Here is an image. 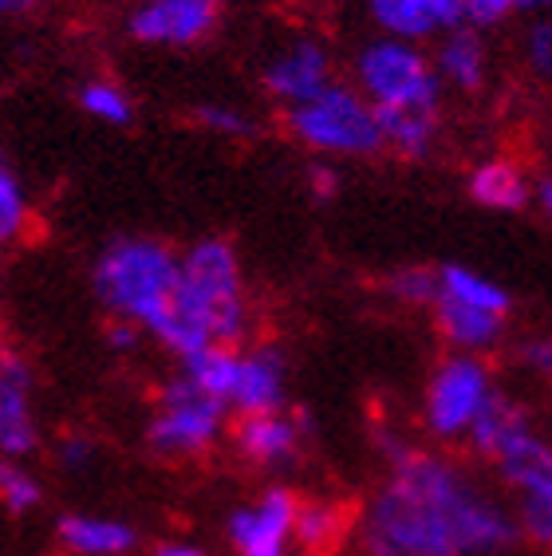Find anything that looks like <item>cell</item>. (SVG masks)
<instances>
[{
  "label": "cell",
  "mask_w": 552,
  "mask_h": 556,
  "mask_svg": "<svg viewBox=\"0 0 552 556\" xmlns=\"http://www.w3.org/2000/svg\"><path fill=\"white\" fill-rule=\"evenodd\" d=\"M391 473L360 517L367 556H498L520 525L454 462L387 439Z\"/></svg>",
  "instance_id": "6da1fadb"
},
{
  "label": "cell",
  "mask_w": 552,
  "mask_h": 556,
  "mask_svg": "<svg viewBox=\"0 0 552 556\" xmlns=\"http://www.w3.org/2000/svg\"><path fill=\"white\" fill-rule=\"evenodd\" d=\"M181 261L159 241H115L96 265V296L118 320L142 324L171 348L178 336Z\"/></svg>",
  "instance_id": "7a4b0ae2"
},
{
  "label": "cell",
  "mask_w": 552,
  "mask_h": 556,
  "mask_svg": "<svg viewBox=\"0 0 552 556\" xmlns=\"http://www.w3.org/2000/svg\"><path fill=\"white\" fill-rule=\"evenodd\" d=\"M181 320L190 355L205 348H234L244 332V292L237 253L225 241H202L181 261ZM186 355V359H190Z\"/></svg>",
  "instance_id": "3957f363"
},
{
  "label": "cell",
  "mask_w": 552,
  "mask_h": 556,
  "mask_svg": "<svg viewBox=\"0 0 552 556\" xmlns=\"http://www.w3.org/2000/svg\"><path fill=\"white\" fill-rule=\"evenodd\" d=\"M225 415H229V403L178 375L162 387L159 407L147 422V442L162 458H193L225 434Z\"/></svg>",
  "instance_id": "277c9868"
},
{
  "label": "cell",
  "mask_w": 552,
  "mask_h": 556,
  "mask_svg": "<svg viewBox=\"0 0 552 556\" xmlns=\"http://www.w3.org/2000/svg\"><path fill=\"white\" fill-rule=\"evenodd\" d=\"M493 399H498V387L489 367L474 355H450L426 383L423 422L442 442L469 439Z\"/></svg>",
  "instance_id": "5b68a950"
},
{
  "label": "cell",
  "mask_w": 552,
  "mask_h": 556,
  "mask_svg": "<svg viewBox=\"0 0 552 556\" xmlns=\"http://www.w3.org/2000/svg\"><path fill=\"white\" fill-rule=\"evenodd\" d=\"M292 127L312 147L351 150V154H367L382 139L375 111H367L360 99L348 96V91H336V87H328L312 103H300L297 115H292Z\"/></svg>",
  "instance_id": "8992f818"
},
{
  "label": "cell",
  "mask_w": 552,
  "mask_h": 556,
  "mask_svg": "<svg viewBox=\"0 0 552 556\" xmlns=\"http://www.w3.org/2000/svg\"><path fill=\"white\" fill-rule=\"evenodd\" d=\"M297 497L280 490V485H273L253 502L237 505L229 521H225V536H229L237 556H285L288 545L297 541Z\"/></svg>",
  "instance_id": "52a82bcc"
},
{
  "label": "cell",
  "mask_w": 552,
  "mask_h": 556,
  "mask_svg": "<svg viewBox=\"0 0 552 556\" xmlns=\"http://www.w3.org/2000/svg\"><path fill=\"white\" fill-rule=\"evenodd\" d=\"M40 446V430L33 415V371L21 355L4 352L0 359V450L9 462L28 458Z\"/></svg>",
  "instance_id": "ba28073f"
},
{
  "label": "cell",
  "mask_w": 552,
  "mask_h": 556,
  "mask_svg": "<svg viewBox=\"0 0 552 556\" xmlns=\"http://www.w3.org/2000/svg\"><path fill=\"white\" fill-rule=\"evenodd\" d=\"M304 434H309V422L288 415V410H276V415H244L234 430V446L249 466L273 470V466L297 462Z\"/></svg>",
  "instance_id": "9c48e42d"
},
{
  "label": "cell",
  "mask_w": 552,
  "mask_h": 556,
  "mask_svg": "<svg viewBox=\"0 0 552 556\" xmlns=\"http://www.w3.org/2000/svg\"><path fill=\"white\" fill-rule=\"evenodd\" d=\"M360 72H363V84L379 96V103L411 99V96H435V79H430L426 64L411 48H399V43H375V48H367V55L360 60Z\"/></svg>",
  "instance_id": "30bf717a"
},
{
  "label": "cell",
  "mask_w": 552,
  "mask_h": 556,
  "mask_svg": "<svg viewBox=\"0 0 552 556\" xmlns=\"http://www.w3.org/2000/svg\"><path fill=\"white\" fill-rule=\"evenodd\" d=\"M285 387L288 371L280 352L273 348H256V352L241 355V375H237L234 407L244 415H276L285 410Z\"/></svg>",
  "instance_id": "8fae6325"
},
{
  "label": "cell",
  "mask_w": 552,
  "mask_h": 556,
  "mask_svg": "<svg viewBox=\"0 0 552 556\" xmlns=\"http://www.w3.org/2000/svg\"><path fill=\"white\" fill-rule=\"evenodd\" d=\"M213 24V0H154L130 21L138 40H171L190 43Z\"/></svg>",
  "instance_id": "7c38bea8"
},
{
  "label": "cell",
  "mask_w": 552,
  "mask_h": 556,
  "mask_svg": "<svg viewBox=\"0 0 552 556\" xmlns=\"http://www.w3.org/2000/svg\"><path fill=\"white\" fill-rule=\"evenodd\" d=\"M60 545L72 556H127L135 553L138 533L118 517H96V514H67L55 525Z\"/></svg>",
  "instance_id": "4fadbf2b"
},
{
  "label": "cell",
  "mask_w": 552,
  "mask_h": 556,
  "mask_svg": "<svg viewBox=\"0 0 552 556\" xmlns=\"http://www.w3.org/2000/svg\"><path fill=\"white\" fill-rule=\"evenodd\" d=\"M324 79H328V60L316 43H300L285 60H276L268 67V87L276 96L300 99V103H312V99L324 96Z\"/></svg>",
  "instance_id": "5bb4252c"
},
{
  "label": "cell",
  "mask_w": 552,
  "mask_h": 556,
  "mask_svg": "<svg viewBox=\"0 0 552 556\" xmlns=\"http://www.w3.org/2000/svg\"><path fill=\"white\" fill-rule=\"evenodd\" d=\"M435 308H438V328H442V336H447L454 348H462V355L481 352V348H489V343L501 336L498 312L469 308V304H462V300H454V296H438Z\"/></svg>",
  "instance_id": "9a60e30c"
},
{
  "label": "cell",
  "mask_w": 552,
  "mask_h": 556,
  "mask_svg": "<svg viewBox=\"0 0 552 556\" xmlns=\"http://www.w3.org/2000/svg\"><path fill=\"white\" fill-rule=\"evenodd\" d=\"M375 16H379L391 33L423 36L430 28L454 24L462 16V0H372Z\"/></svg>",
  "instance_id": "2e32d148"
},
{
  "label": "cell",
  "mask_w": 552,
  "mask_h": 556,
  "mask_svg": "<svg viewBox=\"0 0 552 556\" xmlns=\"http://www.w3.org/2000/svg\"><path fill=\"white\" fill-rule=\"evenodd\" d=\"M375 118H379L382 135H391L403 150H423L426 139L435 135V96H411V99L379 103Z\"/></svg>",
  "instance_id": "e0dca14e"
},
{
  "label": "cell",
  "mask_w": 552,
  "mask_h": 556,
  "mask_svg": "<svg viewBox=\"0 0 552 556\" xmlns=\"http://www.w3.org/2000/svg\"><path fill=\"white\" fill-rule=\"evenodd\" d=\"M348 517L331 502H300L297 517V548L304 556H331L340 548Z\"/></svg>",
  "instance_id": "ac0fdd59"
},
{
  "label": "cell",
  "mask_w": 552,
  "mask_h": 556,
  "mask_svg": "<svg viewBox=\"0 0 552 556\" xmlns=\"http://www.w3.org/2000/svg\"><path fill=\"white\" fill-rule=\"evenodd\" d=\"M181 375L234 407L237 375H241V352H234V348H205V352L181 359Z\"/></svg>",
  "instance_id": "d6986e66"
},
{
  "label": "cell",
  "mask_w": 552,
  "mask_h": 556,
  "mask_svg": "<svg viewBox=\"0 0 552 556\" xmlns=\"http://www.w3.org/2000/svg\"><path fill=\"white\" fill-rule=\"evenodd\" d=\"M438 280H442V296L462 300L469 308H486V312H498V316L510 312V292L501 289V285H493V280L478 277V273H469V268L447 265L438 273Z\"/></svg>",
  "instance_id": "ffe728a7"
},
{
  "label": "cell",
  "mask_w": 552,
  "mask_h": 556,
  "mask_svg": "<svg viewBox=\"0 0 552 556\" xmlns=\"http://www.w3.org/2000/svg\"><path fill=\"white\" fill-rule=\"evenodd\" d=\"M469 193L478 198L481 205L489 210H520L529 190H525V178L513 170L510 162H489L474 174V182H469Z\"/></svg>",
  "instance_id": "44dd1931"
},
{
  "label": "cell",
  "mask_w": 552,
  "mask_h": 556,
  "mask_svg": "<svg viewBox=\"0 0 552 556\" xmlns=\"http://www.w3.org/2000/svg\"><path fill=\"white\" fill-rule=\"evenodd\" d=\"M0 502L12 517H28L33 509H40L43 485L33 470H24L21 462H4L0 470Z\"/></svg>",
  "instance_id": "7402d4cb"
},
{
  "label": "cell",
  "mask_w": 552,
  "mask_h": 556,
  "mask_svg": "<svg viewBox=\"0 0 552 556\" xmlns=\"http://www.w3.org/2000/svg\"><path fill=\"white\" fill-rule=\"evenodd\" d=\"M442 64L447 75H454V84L462 87H478L481 84V43L474 33H457L442 52Z\"/></svg>",
  "instance_id": "603a6c76"
},
{
  "label": "cell",
  "mask_w": 552,
  "mask_h": 556,
  "mask_svg": "<svg viewBox=\"0 0 552 556\" xmlns=\"http://www.w3.org/2000/svg\"><path fill=\"white\" fill-rule=\"evenodd\" d=\"M520 533L537 541V545L552 548V493H537V497H520L517 509Z\"/></svg>",
  "instance_id": "cb8c5ba5"
},
{
  "label": "cell",
  "mask_w": 552,
  "mask_h": 556,
  "mask_svg": "<svg viewBox=\"0 0 552 556\" xmlns=\"http://www.w3.org/2000/svg\"><path fill=\"white\" fill-rule=\"evenodd\" d=\"M391 292L399 300H406V304H426V300L442 296V280L430 277L426 268H403V273L391 277Z\"/></svg>",
  "instance_id": "d4e9b609"
},
{
  "label": "cell",
  "mask_w": 552,
  "mask_h": 556,
  "mask_svg": "<svg viewBox=\"0 0 552 556\" xmlns=\"http://www.w3.org/2000/svg\"><path fill=\"white\" fill-rule=\"evenodd\" d=\"M24 225V198H21V182L12 178V170L0 174V237L12 241L21 233Z\"/></svg>",
  "instance_id": "484cf974"
},
{
  "label": "cell",
  "mask_w": 552,
  "mask_h": 556,
  "mask_svg": "<svg viewBox=\"0 0 552 556\" xmlns=\"http://www.w3.org/2000/svg\"><path fill=\"white\" fill-rule=\"evenodd\" d=\"M84 108L91 111V115L106 118V123H127L130 118V108H127V99L118 96L115 87H106V84H91L84 91Z\"/></svg>",
  "instance_id": "4316f807"
},
{
  "label": "cell",
  "mask_w": 552,
  "mask_h": 556,
  "mask_svg": "<svg viewBox=\"0 0 552 556\" xmlns=\"http://www.w3.org/2000/svg\"><path fill=\"white\" fill-rule=\"evenodd\" d=\"M520 364L537 371L541 379H552V340H532L520 348Z\"/></svg>",
  "instance_id": "83f0119b"
},
{
  "label": "cell",
  "mask_w": 552,
  "mask_h": 556,
  "mask_svg": "<svg viewBox=\"0 0 552 556\" xmlns=\"http://www.w3.org/2000/svg\"><path fill=\"white\" fill-rule=\"evenodd\" d=\"M529 52H532V64H537V72L552 75V24H544V28H537V33H532Z\"/></svg>",
  "instance_id": "f1b7e54d"
},
{
  "label": "cell",
  "mask_w": 552,
  "mask_h": 556,
  "mask_svg": "<svg viewBox=\"0 0 552 556\" xmlns=\"http://www.w3.org/2000/svg\"><path fill=\"white\" fill-rule=\"evenodd\" d=\"M87 462H91V442L87 439L60 442V466H64V470H84Z\"/></svg>",
  "instance_id": "f546056e"
},
{
  "label": "cell",
  "mask_w": 552,
  "mask_h": 556,
  "mask_svg": "<svg viewBox=\"0 0 552 556\" xmlns=\"http://www.w3.org/2000/svg\"><path fill=\"white\" fill-rule=\"evenodd\" d=\"M513 0H462V9H466V16H474L478 24H489L498 21V16H505L510 12Z\"/></svg>",
  "instance_id": "4dcf8cb0"
},
{
  "label": "cell",
  "mask_w": 552,
  "mask_h": 556,
  "mask_svg": "<svg viewBox=\"0 0 552 556\" xmlns=\"http://www.w3.org/2000/svg\"><path fill=\"white\" fill-rule=\"evenodd\" d=\"M106 343H111L115 352H130V348L138 343V328L127 320H115L111 328H106Z\"/></svg>",
  "instance_id": "1f68e13d"
},
{
  "label": "cell",
  "mask_w": 552,
  "mask_h": 556,
  "mask_svg": "<svg viewBox=\"0 0 552 556\" xmlns=\"http://www.w3.org/2000/svg\"><path fill=\"white\" fill-rule=\"evenodd\" d=\"M202 123H210V127H217V130H249V123H244L241 115H234V111H217V108H205Z\"/></svg>",
  "instance_id": "d6a6232c"
},
{
  "label": "cell",
  "mask_w": 552,
  "mask_h": 556,
  "mask_svg": "<svg viewBox=\"0 0 552 556\" xmlns=\"http://www.w3.org/2000/svg\"><path fill=\"white\" fill-rule=\"evenodd\" d=\"M154 556H210L205 548L190 545V541H166V545L154 548Z\"/></svg>",
  "instance_id": "836d02e7"
},
{
  "label": "cell",
  "mask_w": 552,
  "mask_h": 556,
  "mask_svg": "<svg viewBox=\"0 0 552 556\" xmlns=\"http://www.w3.org/2000/svg\"><path fill=\"white\" fill-rule=\"evenodd\" d=\"M312 186H316L319 198H331V193H336V174L316 166V170H312Z\"/></svg>",
  "instance_id": "e575fe53"
},
{
  "label": "cell",
  "mask_w": 552,
  "mask_h": 556,
  "mask_svg": "<svg viewBox=\"0 0 552 556\" xmlns=\"http://www.w3.org/2000/svg\"><path fill=\"white\" fill-rule=\"evenodd\" d=\"M4 4V12H24V9H33V0H0Z\"/></svg>",
  "instance_id": "d590c367"
},
{
  "label": "cell",
  "mask_w": 552,
  "mask_h": 556,
  "mask_svg": "<svg viewBox=\"0 0 552 556\" xmlns=\"http://www.w3.org/2000/svg\"><path fill=\"white\" fill-rule=\"evenodd\" d=\"M541 205L549 210V217H552V182H541Z\"/></svg>",
  "instance_id": "8d00e7d4"
},
{
  "label": "cell",
  "mask_w": 552,
  "mask_h": 556,
  "mask_svg": "<svg viewBox=\"0 0 552 556\" xmlns=\"http://www.w3.org/2000/svg\"><path fill=\"white\" fill-rule=\"evenodd\" d=\"M513 4H520V9H541V4H552V0H513Z\"/></svg>",
  "instance_id": "74e56055"
}]
</instances>
